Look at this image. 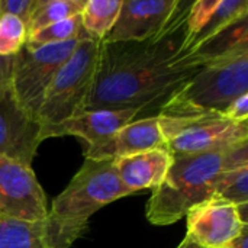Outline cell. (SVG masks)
<instances>
[{
  "label": "cell",
  "mask_w": 248,
  "mask_h": 248,
  "mask_svg": "<svg viewBox=\"0 0 248 248\" xmlns=\"http://www.w3.org/2000/svg\"><path fill=\"white\" fill-rule=\"evenodd\" d=\"M180 0L171 20L147 41L100 42L96 73L84 112L99 109H160L205 65L187 52V15Z\"/></svg>",
  "instance_id": "cell-1"
},
{
  "label": "cell",
  "mask_w": 248,
  "mask_h": 248,
  "mask_svg": "<svg viewBox=\"0 0 248 248\" xmlns=\"http://www.w3.org/2000/svg\"><path fill=\"white\" fill-rule=\"evenodd\" d=\"M243 167H248V141L221 151L176 155L166 179L147 202L148 222L166 227L183 219L192 208L215 196L227 171Z\"/></svg>",
  "instance_id": "cell-2"
},
{
  "label": "cell",
  "mask_w": 248,
  "mask_h": 248,
  "mask_svg": "<svg viewBox=\"0 0 248 248\" xmlns=\"http://www.w3.org/2000/svg\"><path fill=\"white\" fill-rule=\"evenodd\" d=\"M134 195L119 179L115 160L84 158L81 169L48 209L46 227L52 248H70L103 206Z\"/></svg>",
  "instance_id": "cell-3"
},
{
  "label": "cell",
  "mask_w": 248,
  "mask_h": 248,
  "mask_svg": "<svg viewBox=\"0 0 248 248\" xmlns=\"http://www.w3.org/2000/svg\"><path fill=\"white\" fill-rule=\"evenodd\" d=\"M157 116L173 157L221 151L248 141V121L234 122L221 112L195 109L173 99Z\"/></svg>",
  "instance_id": "cell-4"
},
{
  "label": "cell",
  "mask_w": 248,
  "mask_h": 248,
  "mask_svg": "<svg viewBox=\"0 0 248 248\" xmlns=\"http://www.w3.org/2000/svg\"><path fill=\"white\" fill-rule=\"evenodd\" d=\"M100 42L84 38L58 70L44 96L38 121L44 132L84 112L92 90Z\"/></svg>",
  "instance_id": "cell-5"
},
{
  "label": "cell",
  "mask_w": 248,
  "mask_h": 248,
  "mask_svg": "<svg viewBox=\"0 0 248 248\" xmlns=\"http://www.w3.org/2000/svg\"><path fill=\"white\" fill-rule=\"evenodd\" d=\"M248 93V46L208 61L171 99L202 110L224 112Z\"/></svg>",
  "instance_id": "cell-6"
},
{
  "label": "cell",
  "mask_w": 248,
  "mask_h": 248,
  "mask_svg": "<svg viewBox=\"0 0 248 248\" xmlns=\"http://www.w3.org/2000/svg\"><path fill=\"white\" fill-rule=\"evenodd\" d=\"M84 38L89 36L36 48L23 45V48L13 55L10 84L19 105L31 116L38 119L46 89L58 70L74 52L78 42Z\"/></svg>",
  "instance_id": "cell-7"
},
{
  "label": "cell",
  "mask_w": 248,
  "mask_h": 248,
  "mask_svg": "<svg viewBox=\"0 0 248 248\" xmlns=\"http://www.w3.org/2000/svg\"><path fill=\"white\" fill-rule=\"evenodd\" d=\"M45 192L32 167L0 155V215L42 222L48 218Z\"/></svg>",
  "instance_id": "cell-8"
},
{
  "label": "cell",
  "mask_w": 248,
  "mask_h": 248,
  "mask_svg": "<svg viewBox=\"0 0 248 248\" xmlns=\"http://www.w3.org/2000/svg\"><path fill=\"white\" fill-rule=\"evenodd\" d=\"M157 115L153 109H99L83 112L54 128L44 132V141L57 137H77L87 142V150L84 151V158L93 155L94 153L105 148L118 131L132 121Z\"/></svg>",
  "instance_id": "cell-9"
},
{
  "label": "cell",
  "mask_w": 248,
  "mask_h": 248,
  "mask_svg": "<svg viewBox=\"0 0 248 248\" xmlns=\"http://www.w3.org/2000/svg\"><path fill=\"white\" fill-rule=\"evenodd\" d=\"M44 142L42 125L17 102L10 81L0 89V155L32 164Z\"/></svg>",
  "instance_id": "cell-10"
},
{
  "label": "cell",
  "mask_w": 248,
  "mask_h": 248,
  "mask_svg": "<svg viewBox=\"0 0 248 248\" xmlns=\"http://www.w3.org/2000/svg\"><path fill=\"white\" fill-rule=\"evenodd\" d=\"M185 218L186 235L203 248L227 247L248 225L241 221L235 205L219 198L192 208Z\"/></svg>",
  "instance_id": "cell-11"
},
{
  "label": "cell",
  "mask_w": 248,
  "mask_h": 248,
  "mask_svg": "<svg viewBox=\"0 0 248 248\" xmlns=\"http://www.w3.org/2000/svg\"><path fill=\"white\" fill-rule=\"evenodd\" d=\"M180 0H122L118 20L103 42L147 41L171 20Z\"/></svg>",
  "instance_id": "cell-12"
},
{
  "label": "cell",
  "mask_w": 248,
  "mask_h": 248,
  "mask_svg": "<svg viewBox=\"0 0 248 248\" xmlns=\"http://www.w3.org/2000/svg\"><path fill=\"white\" fill-rule=\"evenodd\" d=\"M167 148L158 116H147L129 122L116 132L110 144L87 157L89 160H116L151 150Z\"/></svg>",
  "instance_id": "cell-13"
},
{
  "label": "cell",
  "mask_w": 248,
  "mask_h": 248,
  "mask_svg": "<svg viewBox=\"0 0 248 248\" xmlns=\"http://www.w3.org/2000/svg\"><path fill=\"white\" fill-rule=\"evenodd\" d=\"M174 157L167 148L151 150L115 160L124 186L134 195L140 190H154L166 179Z\"/></svg>",
  "instance_id": "cell-14"
},
{
  "label": "cell",
  "mask_w": 248,
  "mask_h": 248,
  "mask_svg": "<svg viewBox=\"0 0 248 248\" xmlns=\"http://www.w3.org/2000/svg\"><path fill=\"white\" fill-rule=\"evenodd\" d=\"M0 248H52L46 221L26 222L0 215Z\"/></svg>",
  "instance_id": "cell-15"
},
{
  "label": "cell",
  "mask_w": 248,
  "mask_h": 248,
  "mask_svg": "<svg viewBox=\"0 0 248 248\" xmlns=\"http://www.w3.org/2000/svg\"><path fill=\"white\" fill-rule=\"evenodd\" d=\"M248 17V0H219L205 26L189 44V54L196 52L215 36Z\"/></svg>",
  "instance_id": "cell-16"
},
{
  "label": "cell",
  "mask_w": 248,
  "mask_h": 248,
  "mask_svg": "<svg viewBox=\"0 0 248 248\" xmlns=\"http://www.w3.org/2000/svg\"><path fill=\"white\" fill-rule=\"evenodd\" d=\"M121 7L122 0H86L80 16L89 38L103 42L113 29Z\"/></svg>",
  "instance_id": "cell-17"
},
{
  "label": "cell",
  "mask_w": 248,
  "mask_h": 248,
  "mask_svg": "<svg viewBox=\"0 0 248 248\" xmlns=\"http://www.w3.org/2000/svg\"><path fill=\"white\" fill-rule=\"evenodd\" d=\"M86 0H38L28 25V36L45 26L80 15Z\"/></svg>",
  "instance_id": "cell-18"
},
{
  "label": "cell",
  "mask_w": 248,
  "mask_h": 248,
  "mask_svg": "<svg viewBox=\"0 0 248 248\" xmlns=\"http://www.w3.org/2000/svg\"><path fill=\"white\" fill-rule=\"evenodd\" d=\"M89 36L83 26H81V16L76 15L73 17H68L65 20L57 22L54 25L45 26L28 36L26 46L36 48L42 45H52V44H61L67 41H73L77 38Z\"/></svg>",
  "instance_id": "cell-19"
},
{
  "label": "cell",
  "mask_w": 248,
  "mask_h": 248,
  "mask_svg": "<svg viewBox=\"0 0 248 248\" xmlns=\"http://www.w3.org/2000/svg\"><path fill=\"white\" fill-rule=\"evenodd\" d=\"M214 198L235 206L248 205V167L227 171L218 183Z\"/></svg>",
  "instance_id": "cell-20"
},
{
  "label": "cell",
  "mask_w": 248,
  "mask_h": 248,
  "mask_svg": "<svg viewBox=\"0 0 248 248\" xmlns=\"http://www.w3.org/2000/svg\"><path fill=\"white\" fill-rule=\"evenodd\" d=\"M28 41L26 25L12 15H0V55H16Z\"/></svg>",
  "instance_id": "cell-21"
},
{
  "label": "cell",
  "mask_w": 248,
  "mask_h": 248,
  "mask_svg": "<svg viewBox=\"0 0 248 248\" xmlns=\"http://www.w3.org/2000/svg\"><path fill=\"white\" fill-rule=\"evenodd\" d=\"M219 0H196L192 1L189 15H187V52L189 44L196 36V33L205 26Z\"/></svg>",
  "instance_id": "cell-22"
},
{
  "label": "cell",
  "mask_w": 248,
  "mask_h": 248,
  "mask_svg": "<svg viewBox=\"0 0 248 248\" xmlns=\"http://www.w3.org/2000/svg\"><path fill=\"white\" fill-rule=\"evenodd\" d=\"M36 4L38 0H0V15L16 16L26 25L28 29Z\"/></svg>",
  "instance_id": "cell-23"
},
{
  "label": "cell",
  "mask_w": 248,
  "mask_h": 248,
  "mask_svg": "<svg viewBox=\"0 0 248 248\" xmlns=\"http://www.w3.org/2000/svg\"><path fill=\"white\" fill-rule=\"evenodd\" d=\"M222 113H224V116H227L228 119H231L234 122L248 121V93L232 100Z\"/></svg>",
  "instance_id": "cell-24"
},
{
  "label": "cell",
  "mask_w": 248,
  "mask_h": 248,
  "mask_svg": "<svg viewBox=\"0 0 248 248\" xmlns=\"http://www.w3.org/2000/svg\"><path fill=\"white\" fill-rule=\"evenodd\" d=\"M12 61L13 57H3L0 55V89L10 81L12 77Z\"/></svg>",
  "instance_id": "cell-25"
},
{
  "label": "cell",
  "mask_w": 248,
  "mask_h": 248,
  "mask_svg": "<svg viewBox=\"0 0 248 248\" xmlns=\"http://www.w3.org/2000/svg\"><path fill=\"white\" fill-rule=\"evenodd\" d=\"M228 248H248V225L227 246Z\"/></svg>",
  "instance_id": "cell-26"
},
{
  "label": "cell",
  "mask_w": 248,
  "mask_h": 248,
  "mask_svg": "<svg viewBox=\"0 0 248 248\" xmlns=\"http://www.w3.org/2000/svg\"><path fill=\"white\" fill-rule=\"evenodd\" d=\"M176 248H203V247H201L199 244H196L192 238H189L187 235L183 238V241L177 246Z\"/></svg>",
  "instance_id": "cell-27"
},
{
  "label": "cell",
  "mask_w": 248,
  "mask_h": 248,
  "mask_svg": "<svg viewBox=\"0 0 248 248\" xmlns=\"http://www.w3.org/2000/svg\"><path fill=\"white\" fill-rule=\"evenodd\" d=\"M221 248H228V247H221Z\"/></svg>",
  "instance_id": "cell-28"
}]
</instances>
